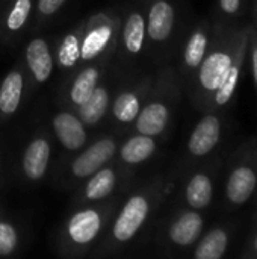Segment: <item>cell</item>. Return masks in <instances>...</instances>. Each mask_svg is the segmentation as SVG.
I'll use <instances>...</instances> for the list:
<instances>
[{"instance_id": "cell-1", "label": "cell", "mask_w": 257, "mask_h": 259, "mask_svg": "<svg viewBox=\"0 0 257 259\" xmlns=\"http://www.w3.org/2000/svg\"><path fill=\"white\" fill-rule=\"evenodd\" d=\"M250 23L251 20L230 27H217L212 24L214 39L209 52L188 87L183 90L191 103L200 112L206 111L212 94L221 83L232 64L238 59V56L247 52Z\"/></svg>"}, {"instance_id": "cell-2", "label": "cell", "mask_w": 257, "mask_h": 259, "mask_svg": "<svg viewBox=\"0 0 257 259\" xmlns=\"http://www.w3.org/2000/svg\"><path fill=\"white\" fill-rule=\"evenodd\" d=\"M218 209L224 214L242 211L257 194V135L227 153L220 178Z\"/></svg>"}, {"instance_id": "cell-3", "label": "cell", "mask_w": 257, "mask_h": 259, "mask_svg": "<svg viewBox=\"0 0 257 259\" xmlns=\"http://www.w3.org/2000/svg\"><path fill=\"white\" fill-rule=\"evenodd\" d=\"M173 187V181L158 178L151 184L135 191L123 203V206L117 212H114L111 222L112 225L109 226L106 240L108 252H111L112 249L123 247L133 241L138 237V234L144 229V226L148 223L153 212L165 200Z\"/></svg>"}, {"instance_id": "cell-4", "label": "cell", "mask_w": 257, "mask_h": 259, "mask_svg": "<svg viewBox=\"0 0 257 259\" xmlns=\"http://www.w3.org/2000/svg\"><path fill=\"white\" fill-rule=\"evenodd\" d=\"M117 202L83 205L62 223L56 234V250L65 258H79L92 249L111 225Z\"/></svg>"}, {"instance_id": "cell-5", "label": "cell", "mask_w": 257, "mask_h": 259, "mask_svg": "<svg viewBox=\"0 0 257 259\" xmlns=\"http://www.w3.org/2000/svg\"><path fill=\"white\" fill-rule=\"evenodd\" d=\"M182 91L176 68H164L159 76L155 77V83L133 121L135 131L156 138L162 137L171 124Z\"/></svg>"}, {"instance_id": "cell-6", "label": "cell", "mask_w": 257, "mask_h": 259, "mask_svg": "<svg viewBox=\"0 0 257 259\" xmlns=\"http://www.w3.org/2000/svg\"><path fill=\"white\" fill-rule=\"evenodd\" d=\"M227 152L220 149L204 162L186 170L182 185V203L186 208L197 211H209L217 200L221 170Z\"/></svg>"}, {"instance_id": "cell-7", "label": "cell", "mask_w": 257, "mask_h": 259, "mask_svg": "<svg viewBox=\"0 0 257 259\" xmlns=\"http://www.w3.org/2000/svg\"><path fill=\"white\" fill-rule=\"evenodd\" d=\"M201 114V118L197 121L186 141V170L214 156L220 150L229 131L227 111L211 109Z\"/></svg>"}, {"instance_id": "cell-8", "label": "cell", "mask_w": 257, "mask_h": 259, "mask_svg": "<svg viewBox=\"0 0 257 259\" xmlns=\"http://www.w3.org/2000/svg\"><path fill=\"white\" fill-rule=\"evenodd\" d=\"M214 39V26L209 17L197 18L183 35V39L179 44V56L176 73L179 76L182 90L188 87L195 71L201 65L206 53Z\"/></svg>"}, {"instance_id": "cell-9", "label": "cell", "mask_w": 257, "mask_h": 259, "mask_svg": "<svg viewBox=\"0 0 257 259\" xmlns=\"http://www.w3.org/2000/svg\"><path fill=\"white\" fill-rule=\"evenodd\" d=\"M120 21L115 15L100 12L83 21L80 64L109 59L118 44Z\"/></svg>"}, {"instance_id": "cell-10", "label": "cell", "mask_w": 257, "mask_h": 259, "mask_svg": "<svg viewBox=\"0 0 257 259\" xmlns=\"http://www.w3.org/2000/svg\"><path fill=\"white\" fill-rule=\"evenodd\" d=\"M242 223L244 220L236 212L227 214V217L203 231L198 241L189 250V255L194 259L226 258L241 232Z\"/></svg>"}, {"instance_id": "cell-11", "label": "cell", "mask_w": 257, "mask_h": 259, "mask_svg": "<svg viewBox=\"0 0 257 259\" xmlns=\"http://www.w3.org/2000/svg\"><path fill=\"white\" fill-rule=\"evenodd\" d=\"M206 229V212L191 208H179L167 222L164 231L165 243L177 250L188 252Z\"/></svg>"}, {"instance_id": "cell-12", "label": "cell", "mask_w": 257, "mask_h": 259, "mask_svg": "<svg viewBox=\"0 0 257 259\" xmlns=\"http://www.w3.org/2000/svg\"><path fill=\"white\" fill-rule=\"evenodd\" d=\"M179 0H150L145 20L147 38L151 46L168 47L179 35Z\"/></svg>"}, {"instance_id": "cell-13", "label": "cell", "mask_w": 257, "mask_h": 259, "mask_svg": "<svg viewBox=\"0 0 257 259\" xmlns=\"http://www.w3.org/2000/svg\"><path fill=\"white\" fill-rule=\"evenodd\" d=\"M118 150L117 140L111 135L101 137L100 140L89 144L86 149L79 150V153L68 164V179L70 181H85L101 167L108 165Z\"/></svg>"}, {"instance_id": "cell-14", "label": "cell", "mask_w": 257, "mask_h": 259, "mask_svg": "<svg viewBox=\"0 0 257 259\" xmlns=\"http://www.w3.org/2000/svg\"><path fill=\"white\" fill-rule=\"evenodd\" d=\"M155 83L153 76H145L136 85L121 90L112 100L111 114L121 124H130L136 120L151 87Z\"/></svg>"}, {"instance_id": "cell-15", "label": "cell", "mask_w": 257, "mask_h": 259, "mask_svg": "<svg viewBox=\"0 0 257 259\" xmlns=\"http://www.w3.org/2000/svg\"><path fill=\"white\" fill-rule=\"evenodd\" d=\"M52 161V144L45 134L39 132L26 144L21 155L23 176L30 182L41 181L48 170Z\"/></svg>"}, {"instance_id": "cell-16", "label": "cell", "mask_w": 257, "mask_h": 259, "mask_svg": "<svg viewBox=\"0 0 257 259\" xmlns=\"http://www.w3.org/2000/svg\"><path fill=\"white\" fill-rule=\"evenodd\" d=\"M52 129L59 144L68 152H79L86 146V126L73 111H59L52 118Z\"/></svg>"}, {"instance_id": "cell-17", "label": "cell", "mask_w": 257, "mask_h": 259, "mask_svg": "<svg viewBox=\"0 0 257 259\" xmlns=\"http://www.w3.org/2000/svg\"><path fill=\"white\" fill-rule=\"evenodd\" d=\"M118 41L127 56H139L145 49L147 41V20L142 9L133 8L127 12L124 21L120 24Z\"/></svg>"}, {"instance_id": "cell-18", "label": "cell", "mask_w": 257, "mask_h": 259, "mask_svg": "<svg viewBox=\"0 0 257 259\" xmlns=\"http://www.w3.org/2000/svg\"><path fill=\"white\" fill-rule=\"evenodd\" d=\"M85 181L86 184L80 190L77 202L80 205L103 202L115 193L120 182V171L114 165H105Z\"/></svg>"}, {"instance_id": "cell-19", "label": "cell", "mask_w": 257, "mask_h": 259, "mask_svg": "<svg viewBox=\"0 0 257 259\" xmlns=\"http://www.w3.org/2000/svg\"><path fill=\"white\" fill-rule=\"evenodd\" d=\"M106 59L103 61H95L85 64V67L74 76V79L70 82L68 90H67V97H68V105L71 108H77L82 105L91 93L95 90V87L100 83L103 73L106 70Z\"/></svg>"}, {"instance_id": "cell-20", "label": "cell", "mask_w": 257, "mask_h": 259, "mask_svg": "<svg viewBox=\"0 0 257 259\" xmlns=\"http://www.w3.org/2000/svg\"><path fill=\"white\" fill-rule=\"evenodd\" d=\"M24 59L26 67L36 83H45L52 77L55 68V56L44 38L36 36L29 41L24 49Z\"/></svg>"}, {"instance_id": "cell-21", "label": "cell", "mask_w": 257, "mask_h": 259, "mask_svg": "<svg viewBox=\"0 0 257 259\" xmlns=\"http://www.w3.org/2000/svg\"><path fill=\"white\" fill-rule=\"evenodd\" d=\"M33 9V0H9L0 14V38L12 42L27 24Z\"/></svg>"}, {"instance_id": "cell-22", "label": "cell", "mask_w": 257, "mask_h": 259, "mask_svg": "<svg viewBox=\"0 0 257 259\" xmlns=\"http://www.w3.org/2000/svg\"><path fill=\"white\" fill-rule=\"evenodd\" d=\"M254 0H214L211 21L217 27H230L250 21Z\"/></svg>"}, {"instance_id": "cell-23", "label": "cell", "mask_w": 257, "mask_h": 259, "mask_svg": "<svg viewBox=\"0 0 257 259\" xmlns=\"http://www.w3.org/2000/svg\"><path fill=\"white\" fill-rule=\"evenodd\" d=\"M111 108V87L108 83H98L91 96L76 108L77 117L86 127H95L108 114Z\"/></svg>"}, {"instance_id": "cell-24", "label": "cell", "mask_w": 257, "mask_h": 259, "mask_svg": "<svg viewBox=\"0 0 257 259\" xmlns=\"http://www.w3.org/2000/svg\"><path fill=\"white\" fill-rule=\"evenodd\" d=\"M158 140L156 137L144 135V134H135L129 137L120 147H118V156L120 161L126 165H141L147 161H150L155 153L158 152Z\"/></svg>"}, {"instance_id": "cell-25", "label": "cell", "mask_w": 257, "mask_h": 259, "mask_svg": "<svg viewBox=\"0 0 257 259\" xmlns=\"http://www.w3.org/2000/svg\"><path fill=\"white\" fill-rule=\"evenodd\" d=\"M24 93V73L15 67L0 82V118L12 117L21 103Z\"/></svg>"}, {"instance_id": "cell-26", "label": "cell", "mask_w": 257, "mask_h": 259, "mask_svg": "<svg viewBox=\"0 0 257 259\" xmlns=\"http://www.w3.org/2000/svg\"><path fill=\"white\" fill-rule=\"evenodd\" d=\"M83 21L73 30L67 32L58 42L55 56V65L61 71H70L80 64V44H82Z\"/></svg>"}, {"instance_id": "cell-27", "label": "cell", "mask_w": 257, "mask_h": 259, "mask_svg": "<svg viewBox=\"0 0 257 259\" xmlns=\"http://www.w3.org/2000/svg\"><path fill=\"white\" fill-rule=\"evenodd\" d=\"M18 231L12 222L0 214V258L11 256L18 249Z\"/></svg>"}, {"instance_id": "cell-28", "label": "cell", "mask_w": 257, "mask_h": 259, "mask_svg": "<svg viewBox=\"0 0 257 259\" xmlns=\"http://www.w3.org/2000/svg\"><path fill=\"white\" fill-rule=\"evenodd\" d=\"M67 0H36V24H42L53 18Z\"/></svg>"}, {"instance_id": "cell-29", "label": "cell", "mask_w": 257, "mask_h": 259, "mask_svg": "<svg viewBox=\"0 0 257 259\" xmlns=\"http://www.w3.org/2000/svg\"><path fill=\"white\" fill-rule=\"evenodd\" d=\"M238 256L241 259H257V209H254L251 228L241 246Z\"/></svg>"}, {"instance_id": "cell-30", "label": "cell", "mask_w": 257, "mask_h": 259, "mask_svg": "<svg viewBox=\"0 0 257 259\" xmlns=\"http://www.w3.org/2000/svg\"><path fill=\"white\" fill-rule=\"evenodd\" d=\"M247 64L250 65L253 83L257 93V27L250 23L248 27V49H247Z\"/></svg>"}, {"instance_id": "cell-31", "label": "cell", "mask_w": 257, "mask_h": 259, "mask_svg": "<svg viewBox=\"0 0 257 259\" xmlns=\"http://www.w3.org/2000/svg\"><path fill=\"white\" fill-rule=\"evenodd\" d=\"M251 23L257 27V0L253 2V8H251Z\"/></svg>"}, {"instance_id": "cell-32", "label": "cell", "mask_w": 257, "mask_h": 259, "mask_svg": "<svg viewBox=\"0 0 257 259\" xmlns=\"http://www.w3.org/2000/svg\"><path fill=\"white\" fill-rule=\"evenodd\" d=\"M253 202H254V209H257V194H256V197H254V200H253Z\"/></svg>"}]
</instances>
